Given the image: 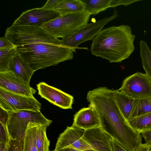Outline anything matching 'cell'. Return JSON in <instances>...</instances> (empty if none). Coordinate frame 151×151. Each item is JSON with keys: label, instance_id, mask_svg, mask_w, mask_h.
Wrapping results in <instances>:
<instances>
[{"label": "cell", "instance_id": "6da1fadb", "mask_svg": "<svg viewBox=\"0 0 151 151\" xmlns=\"http://www.w3.org/2000/svg\"><path fill=\"white\" fill-rule=\"evenodd\" d=\"M19 55L34 71L73 59L72 50L61 40L38 27L12 24L5 34Z\"/></svg>", "mask_w": 151, "mask_h": 151}, {"label": "cell", "instance_id": "7a4b0ae2", "mask_svg": "<svg viewBox=\"0 0 151 151\" xmlns=\"http://www.w3.org/2000/svg\"><path fill=\"white\" fill-rule=\"evenodd\" d=\"M116 90L95 88L87 93V100L94 106L102 129L129 151H135L142 144L141 133L131 126L120 110Z\"/></svg>", "mask_w": 151, "mask_h": 151}, {"label": "cell", "instance_id": "3957f363", "mask_svg": "<svg viewBox=\"0 0 151 151\" xmlns=\"http://www.w3.org/2000/svg\"><path fill=\"white\" fill-rule=\"evenodd\" d=\"M135 37L129 26L108 27L102 30L92 40L91 53L110 63H121L134 51Z\"/></svg>", "mask_w": 151, "mask_h": 151}, {"label": "cell", "instance_id": "277c9868", "mask_svg": "<svg viewBox=\"0 0 151 151\" xmlns=\"http://www.w3.org/2000/svg\"><path fill=\"white\" fill-rule=\"evenodd\" d=\"M8 112L9 116L7 127L10 137L19 140L21 142L30 124L47 127L52 122V120L46 118L40 111L22 110Z\"/></svg>", "mask_w": 151, "mask_h": 151}, {"label": "cell", "instance_id": "5b68a950", "mask_svg": "<svg viewBox=\"0 0 151 151\" xmlns=\"http://www.w3.org/2000/svg\"><path fill=\"white\" fill-rule=\"evenodd\" d=\"M90 15L85 11L60 15L41 27L56 38L64 39L87 24Z\"/></svg>", "mask_w": 151, "mask_h": 151}, {"label": "cell", "instance_id": "8992f818", "mask_svg": "<svg viewBox=\"0 0 151 151\" xmlns=\"http://www.w3.org/2000/svg\"><path fill=\"white\" fill-rule=\"evenodd\" d=\"M118 15L117 12L115 10L113 15L110 17L88 23L69 37L62 39L61 45L71 49L74 52H76V49L86 50V47H79L78 45L85 41L93 40L106 24L115 19Z\"/></svg>", "mask_w": 151, "mask_h": 151}, {"label": "cell", "instance_id": "52a82bcc", "mask_svg": "<svg viewBox=\"0 0 151 151\" xmlns=\"http://www.w3.org/2000/svg\"><path fill=\"white\" fill-rule=\"evenodd\" d=\"M41 106L34 97L16 93L0 88V107L8 111L22 110L39 111Z\"/></svg>", "mask_w": 151, "mask_h": 151}, {"label": "cell", "instance_id": "ba28073f", "mask_svg": "<svg viewBox=\"0 0 151 151\" xmlns=\"http://www.w3.org/2000/svg\"><path fill=\"white\" fill-rule=\"evenodd\" d=\"M135 99L151 97V81L145 73H136L126 78L118 89Z\"/></svg>", "mask_w": 151, "mask_h": 151}, {"label": "cell", "instance_id": "9c48e42d", "mask_svg": "<svg viewBox=\"0 0 151 151\" xmlns=\"http://www.w3.org/2000/svg\"><path fill=\"white\" fill-rule=\"evenodd\" d=\"M85 130L73 126L67 127L60 134L55 150L67 148L80 151H95L82 138Z\"/></svg>", "mask_w": 151, "mask_h": 151}, {"label": "cell", "instance_id": "30bf717a", "mask_svg": "<svg viewBox=\"0 0 151 151\" xmlns=\"http://www.w3.org/2000/svg\"><path fill=\"white\" fill-rule=\"evenodd\" d=\"M60 15L53 10H46L42 7L35 8L23 12L13 24L41 27Z\"/></svg>", "mask_w": 151, "mask_h": 151}, {"label": "cell", "instance_id": "8fae6325", "mask_svg": "<svg viewBox=\"0 0 151 151\" xmlns=\"http://www.w3.org/2000/svg\"><path fill=\"white\" fill-rule=\"evenodd\" d=\"M37 88L38 94L53 105L63 109H72L73 101L72 96L44 82L37 84Z\"/></svg>", "mask_w": 151, "mask_h": 151}, {"label": "cell", "instance_id": "7c38bea8", "mask_svg": "<svg viewBox=\"0 0 151 151\" xmlns=\"http://www.w3.org/2000/svg\"><path fill=\"white\" fill-rule=\"evenodd\" d=\"M0 88L8 91L32 97L36 90L29 83L17 76L11 71L0 72Z\"/></svg>", "mask_w": 151, "mask_h": 151}, {"label": "cell", "instance_id": "4fadbf2b", "mask_svg": "<svg viewBox=\"0 0 151 151\" xmlns=\"http://www.w3.org/2000/svg\"><path fill=\"white\" fill-rule=\"evenodd\" d=\"M82 138L95 151H114L112 138L100 127L85 130Z\"/></svg>", "mask_w": 151, "mask_h": 151}, {"label": "cell", "instance_id": "5bb4252c", "mask_svg": "<svg viewBox=\"0 0 151 151\" xmlns=\"http://www.w3.org/2000/svg\"><path fill=\"white\" fill-rule=\"evenodd\" d=\"M72 126L86 130L100 127L99 119L93 104L80 109L74 115Z\"/></svg>", "mask_w": 151, "mask_h": 151}, {"label": "cell", "instance_id": "9a60e30c", "mask_svg": "<svg viewBox=\"0 0 151 151\" xmlns=\"http://www.w3.org/2000/svg\"><path fill=\"white\" fill-rule=\"evenodd\" d=\"M9 71L12 72L17 76L29 83L35 72L17 52L12 59Z\"/></svg>", "mask_w": 151, "mask_h": 151}, {"label": "cell", "instance_id": "2e32d148", "mask_svg": "<svg viewBox=\"0 0 151 151\" xmlns=\"http://www.w3.org/2000/svg\"><path fill=\"white\" fill-rule=\"evenodd\" d=\"M115 96L120 110L126 119L128 120L130 118L135 99L119 90H116Z\"/></svg>", "mask_w": 151, "mask_h": 151}, {"label": "cell", "instance_id": "e0dca14e", "mask_svg": "<svg viewBox=\"0 0 151 151\" xmlns=\"http://www.w3.org/2000/svg\"><path fill=\"white\" fill-rule=\"evenodd\" d=\"M85 4L81 0H63L52 10L60 15L85 11Z\"/></svg>", "mask_w": 151, "mask_h": 151}, {"label": "cell", "instance_id": "ac0fdd59", "mask_svg": "<svg viewBox=\"0 0 151 151\" xmlns=\"http://www.w3.org/2000/svg\"><path fill=\"white\" fill-rule=\"evenodd\" d=\"M40 126L33 123L28 126L22 141V151H37L36 145L37 127Z\"/></svg>", "mask_w": 151, "mask_h": 151}, {"label": "cell", "instance_id": "d6986e66", "mask_svg": "<svg viewBox=\"0 0 151 151\" xmlns=\"http://www.w3.org/2000/svg\"><path fill=\"white\" fill-rule=\"evenodd\" d=\"M127 121L134 130L141 133L151 129V112L132 117Z\"/></svg>", "mask_w": 151, "mask_h": 151}, {"label": "cell", "instance_id": "ffe728a7", "mask_svg": "<svg viewBox=\"0 0 151 151\" xmlns=\"http://www.w3.org/2000/svg\"><path fill=\"white\" fill-rule=\"evenodd\" d=\"M85 4V11L95 15L111 7L112 0H81Z\"/></svg>", "mask_w": 151, "mask_h": 151}, {"label": "cell", "instance_id": "44dd1931", "mask_svg": "<svg viewBox=\"0 0 151 151\" xmlns=\"http://www.w3.org/2000/svg\"><path fill=\"white\" fill-rule=\"evenodd\" d=\"M140 56L145 74L151 81V51L147 42L141 40L139 42Z\"/></svg>", "mask_w": 151, "mask_h": 151}, {"label": "cell", "instance_id": "7402d4cb", "mask_svg": "<svg viewBox=\"0 0 151 151\" xmlns=\"http://www.w3.org/2000/svg\"><path fill=\"white\" fill-rule=\"evenodd\" d=\"M150 112L151 97L144 99H135L130 118Z\"/></svg>", "mask_w": 151, "mask_h": 151}, {"label": "cell", "instance_id": "603a6c76", "mask_svg": "<svg viewBox=\"0 0 151 151\" xmlns=\"http://www.w3.org/2000/svg\"><path fill=\"white\" fill-rule=\"evenodd\" d=\"M47 127L37 126L36 132V145L37 151H50V141L46 134Z\"/></svg>", "mask_w": 151, "mask_h": 151}, {"label": "cell", "instance_id": "cb8c5ba5", "mask_svg": "<svg viewBox=\"0 0 151 151\" xmlns=\"http://www.w3.org/2000/svg\"><path fill=\"white\" fill-rule=\"evenodd\" d=\"M16 53L15 47L11 50L0 49V72L9 71L11 60Z\"/></svg>", "mask_w": 151, "mask_h": 151}, {"label": "cell", "instance_id": "d4e9b609", "mask_svg": "<svg viewBox=\"0 0 151 151\" xmlns=\"http://www.w3.org/2000/svg\"><path fill=\"white\" fill-rule=\"evenodd\" d=\"M0 143L7 145L10 140L7 127L0 123Z\"/></svg>", "mask_w": 151, "mask_h": 151}, {"label": "cell", "instance_id": "484cf974", "mask_svg": "<svg viewBox=\"0 0 151 151\" xmlns=\"http://www.w3.org/2000/svg\"><path fill=\"white\" fill-rule=\"evenodd\" d=\"M8 151H22L21 141L10 138L8 144Z\"/></svg>", "mask_w": 151, "mask_h": 151}, {"label": "cell", "instance_id": "4316f807", "mask_svg": "<svg viewBox=\"0 0 151 151\" xmlns=\"http://www.w3.org/2000/svg\"><path fill=\"white\" fill-rule=\"evenodd\" d=\"M141 0H112L111 7L114 8L119 5L127 6Z\"/></svg>", "mask_w": 151, "mask_h": 151}, {"label": "cell", "instance_id": "83f0119b", "mask_svg": "<svg viewBox=\"0 0 151 151\" xmlns=\"http://www.w3.org/2000/svg\"><path fill=\"white\" fill-rule=\"evenodd\" d=\"M14 48V46L6 37L0 38V49L11 50Z\"/></svg>", "mask_w": 151, "mask_h": 151}, {"label": "cell", "instance_id": "f1b7e54d", "mask_svg": "<svg viewBox=\"0 0 151 151\" xmlns=\"http://www.w3.org/2000/svg\"><path fill=\"white\" fill-rule=\"evenodd\" d=\"M63 0H48L42 8L48 10H52Z\"/></svg>", "mask_w": 151, "mask_h": 151}, {"label": "cell", "instance_id": "f546056e", "mask_svg": "<svg viewBox=\"0 0 151 151\" xmlns=\"http://www.w3.org/2000/svg\"><path fill=\"white\" fill-rule=\"evenodd\" d=\"M0 123L7 127L9 116L8 112L0 107Z\"/></svg>", "mask_w": 151, "mask_h": 151}, {"label": "cell", "instance_id": "4dcf8cb0", "mask_svg": "<svg viewBox=\"0 0 151 151\" xmlns=\"http://www.w3.org/2000/svg\"><path fill=\"white\" fill-rule=\"evenodd\" d=\"M141 133L145 142V143L149 145L151 144V129L141 132Z\"/></svg>", "mask_w": 151, "mask_h": 151}, {"label": "cell", "instance_id": "1f68e13d", "mask_svg": "<svg viewBox=\"0 0 151 151\" xmlns=\"http://www.w3.org/2000/svg\"><path fill=\"white\" fill-rule=\"evenodd\" d=\"M111 141L114 151H129L112 138Z\"/></svg>", "mask_w": 151, "mask_h": 151}, {"label": "cell", "instance_id": "d6a6232c", "mask_svg": "<svg viewBox=\"0 0 151 151\" xmlns=\"http://www.w3.org/2000/svg\"><path fill=\"white\" fill-rule=\"evenodd\" d=\"M149 145L145 143L142 144L135 151H148Z\"/></svg>", "mask_w": 151, "mask_h": 151}, {"label": "cell", "instance_id": "836d02e7", "mask_svg": "<svg viewBox=\"0 0 151 151\" xmlns=\"http://www.w3.org/2000/svg\"><path fill=\"white\" fill-rule=\"evenodd\" d=\"M52 151H80V150L70 148H65L58 150H54Z\"/></svg>", "mask_w": 151, "mask_h": 151}, {"label": "cell", "instance_id": "e575fe53", "mask_svg": "<svg viewBox=\"0 0 151 151\" xmlns=\"http://www.w3.org/2000/svg\"><path fill=\"white\" fill-rule=\"evenodd\" d=\"M7 145H6L0 143V151H4Z\"/></svg>", "mask_w": 151, "mask_h": 151}, {"label": "cell", "instance_id": "d590c367", "mask_svg": "<svg viewBox=\"0 0 151 151\" xmlns=\"http://www.w3.org/2000/svg\"><path fill=\"white\" fill-rule=\"evenodd\" d=\"M148 151H151V144L149 145Z\"/></svg>", "mask_w": 151, "mask_h": 151}, {"label": "cell", "instance_id": "8d00e7d4", "mask_svg": "<svg viewBox=\"0 0 151 151\" xmlns=\"http://www.w3.org/2000/svg\"><path fill=\"white\" fill-rule=\"evenodd\" d=\"M4 151H8V145H7Z\"/></svg>", "mask_w": 151, "mask_h": 151}]
</instances>
